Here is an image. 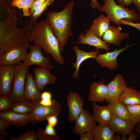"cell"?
<instances>
[{
  "instance_id": "6da1fadb",
  "label": "cell",
  "mask_w": 140,
  "mask_h": 140,
  "mask_svg": "<svg viewBox=\"0 0 140 140\" xmlns=\"http://www.w3.org/2000/svg\"><path fill=\"white\" fill-rule=\"evenodd\" d=\"M75 3L73 1L67 3L61 11H50L46 15V21L58 39L62 54L72 36V26L73 9Z\"/></svg>"
},
{
  "instance_id": "7a4b0ae2",
  "label": "cell",
  "mask_w": 140,
  "mask_h": 140,
  "mask_svg": "<svg viewBox=\"0 0 140 140\" xmlns=\"http://www.w3.org/2000/svg\"><path fill=\"white\" fill-rule=\"evenodd\" d=\"M31 40L46 54H50L54 61L61 65H64L59 40L46 20L37 22Z\"/></svg>"
},
{
  "instance_id": "3957f363",
  "label": "cell",
  "mask_w": 140,
  "mask_h": 140,
  "mask_svg": "<svg viewBox=\"0 0 140 140\" xmlns=\"http://www.w3.org/2000/svg\"><path fill=\"white\" fill-rule=\"evenodd\" d=\"M17 19L14 9H8L5 17L0 21V54L9 47L22 43L25 38L27 25L21 29L16 27Z\"/></svg>"
},
{
  "instance_id": "277c9868",
  "label": "cell",
  "mask_w": 140,
  "mask_h": 140,
  "mask_svg": "<svg viewBox=\"0 0 140 140\" xmlns=\"http://www.w3.org/2000/svg\"><path fill=\"white\" fill-rule=\"evenodd\" d=\"M33 31L31 27H28L25 32V38L22 43L11 46L0 54V65H15L23 61L27 54L31 37Z\"/></svg>"
},
{
  "instance_id": "5b68a950",
  "label": "cell",
  "mask_w": 140,
  "mask_h": 140,
  "mask_svg": "<svg viewBox=\"0 0 140 140\" xmlns=\"http://www.w3.org/2000/svg\"><path fill=\"white\" fill-rule=\"evenodd\" d=\"M104 4L98 9L105 12L110 21L117 25L122 19L129 22L139 23L140 16L135 10L117 4L114 0H104Z\"/></svg>"
},
{
  "instance_id": "8992f818",
  "label": "cell",
  "mask_w": 140,
  "mask_h": 140,
  "mask_svg": "<svg viewBox=\"0 0 140 140\" xmlns=\"http://www.w3.org/2000/svg\"><path fill=\"white\" fill-rule=\"evenodd\" d=\"M15 72L11 91L9 96L12 103L24 100L25 80L29 73V67L24 63L15 65Z\"/></svg>"
},
{
  "instance_id": "52a82bcc",
  "label": "cell",
  "mask_w": 140,
  "mask_h": 140,
  "mask_svg": "<svg viewBox=\"0 0 140 140\" xmlns=\"http://www.w3.org/2000/svg\"><path fill=\"white\" fill-rule=\"evenodd\" d=\"M39 102L34 103L33 109L29 114L30 122L32 124L35 125L38 122L44 121L51 116H58L61 111L60 104L54 100L53 104L50 106H43Z\"/></svg>"
},
{
  "instance_id": "ba28073f",
  "label": "cell",
  "mask_w": 140,
  "mask_h": 140,
  "mask_svg": "<svg viewBox=\"0 0 140 140\" xmlns=\"http://www.w3.org/2000/svg\"><path fill=\"white\" fill-rule=\"evenodd\" d=\"M30 52L27 53L23 61L26 66L29 67L37 65L50 70L55 69L54 66L50 62L49 56L45 57L43 55L41 49L35 45H30Z\"/></svg>"
},
{
  "instance_id": "9c48e42d",
  "label": "cell",
  "mask_w": 140,
  "mask_h": 140,
  "mask_svg": "<svg viewBox=\"0 0 140 140\" xmlns=\"http://www.w3.org/2000/svg\"><path fill=\"white\" fill-rule=\"evenodd\" d=\"M15 72V65H0V95H10Z\"/></svg>"
},
{
  "instance_id": "30bf717a",
  "label": "cell",
  "mask_w": 140,
  "mask_h": 140,
  "mask_svg": "<svg viewBox=\"0 0 140 140\" xmlns=\"http://www.w3.org/2000/svg\"><path fill=\"white\" fill-rule=\"evenodd\" d=\"M135 44L129 45L127 43L123 48L115 49L112 52L105 54L100 53L95 59V61L102 67H106L110 70L116 69L119 66L117 60L118 56L122 52Z\"/></svg>"
},
{
  "instance_id": "8fae6325",
  "label": "cell",
  "mask_w": 140,
  "mask_h": 140,
  "mask_svg": "<svg viewBox=\"0 0 140 140\" xmlns=\"http://www.w3.org/2000/svg\"><path fill=\"white\" fill-rule=\"evenodd\" d=\"M75 121L73 131L77 134L80 135L92 130L96 126L93 115L89 111L84 109Z\"/></svg>"
},
{
  "instance_id": "7c38bea8",
  "label": "cell",
  "mask_w": 140,
  "mask_h": 140,
  "mask_svg": "<svg viewBox=\"0 0 140 140\" xmlns=\"http://www.w3.org/2000/svg\"><path fill=\"white\" fill-rule=\"evenodd\" d=\"M69 113L68 118L70 122L75 121L81 112L84 106L83 99L75 91L70 92L67 97Z\"/></svg>"
},
{
  "instance_id": "4fadbf2b",
  "label": "cell",
  "mask_w": 140,
  "mask_h": 140,
  "mask_svg": "<svg viewBox=\"0 0 140 140\" xmlns=\"http://www.w3.org/2000/svg\"><path fill=\"white\" fill-rule=\"evenodd\" d=\"M107 85L108 93L106 100L108 103L118 100L123 92L127 87L125 80L121 74H117Z\"/></svg>"
},
{
  "instance_id": "5bb4252c",
  "label": "cell",
  "mask_w": 140,
  "mask_h": 140,
  "mask_svg": "<svg viewBox=\"0 0 140 140\" xmlns=\"http://www.w3.org/2000/svg\"><path fill=\"white\" fill-rule=\"evenodd\" d=\"M76 43L94 46L96 50L104 49L108 51L110 49L107 43L89 29L86 30L84 33H81L80 34Z\"/></svg>"
},
{
  "instance_id": "9a60e30c",
  "label": "cell",
  "mask_w": 140,
  "mask_h": 140,
  "mask_svg": "<svg viewBox=\"0 0 140 140\" xmlns=\"http://www.w3.org/2000/svg\"><path fill=\"white\" fill-rule=\"evenodd\" d=\"M120 24L116 27L110 25L107 31L104 33L102 39L106 43L113 44L120 47L122 41L128 39L130 36L129 32L122 33Z\"/></svg>"
},
{
  "instance_id": "2e32d148",
  "label": "cell",
  "mask_w": 140,
  "mask_h": 140,
  "mask_svg": "<svg viewBox=\"0 0 140 140\" xmlns=\"http://www.w3.org/2000/svg\"><path fill=\"white\" fill-rule=\"evenodd\" d=\"M34 73V81L40 92L44 90L46 85L54 84L57 80V77L50 70L41 67H36Z\"/></svg>"
},
{
  "instance_id": "e0dca14e",
  "label": "cell",
  "mask_w": 140,
  "mask_h": 140,
  "mask_svg": "<svg viewBox=\"0 0 140 140\" xmlns=\"http://www.w3.org/2000/svg\"><path fill=\"white\" fill-rule=\"evenodd\" d=\"M72 50L75 52L76 57L75 62L72 64V68H75L72 77L73 79L77 80L79 77V69L81 64L88 59L92 58L95 59L100 53V51L99 50H96L94 51L87 52L80 49L78 45L73 46Z\"/></svg>"
},
{
  "instance_id": "ac0fdd59",
  "label": "cell",
  "mask_w": 140,
  "mask_h": 140,
  "mask_svg": "<svg viewBox=\"0 0 140 140\" xmlns=\"http://www.w3.org/2000/svg\"><path fill=\"white\" fill-rule=\"evenodd\" d=\"M108 88L103 81L94 82L90 85L89 88L88 100L91 102H103L107 98Z\"/></svg>"
},
{
  "instance_id": "d6986e66",
  "label": "cell",
  "mask_w": 140,
  "mask_h": 140,
  "mask_svg": "<svg viewBox=\"0 0 140 140\" xmlns=\"http://www.w3.org/2000/svg\"><path fill=\"white\" fill-rule=\"evenodd\" d=\"M25 83L24 95L26 99L34 103L39 102L41 100L42 93L39 90L32 74L29 73Z\"/></svg>"
},
{
  "instance_id": "ffe728a7",
  "label": "cell",
  "mask_w": 140,
  "mask_h": 140,
  "mask_svg": "<svg viewBox=\"0 0 140 140\" xmlns=\"http://www.w3.org/2000/svg\"><path fill=\"white\" fill-rule=\"evenodd\" d=\"M109 126L115 133L127 135L132 132L134 126L129 120L113 116L109 123Z\"/></svg>"
},
{
  "instance_id": "44dd1931",
  "label": "cell",
  "mask_w": 140,
  "mask_h": 140,
  "mask_svg": "<svg viewBox=\"0 0 140 140\" xmlns=\"http://www.w3.org/2000/svg\"><path fill=\"white\" fill-rule=\"evenodd\" d=\"M92 107L93 115L95 121L100 123L109 124L113 116L109 104L101 106L94 102Z\"/></svg>"
},
{
  "instance_id": "7402d4cb",
  "label": "cell",
  "mask_w": 140,
  "mask_h": 140,
  "mask_svg": "<svg viewBox=\"0 0 140 140\" xmlns=\"http://www.w3.org/2000/svg\"><path fill=\"white\" fill-rule=\"evenodd\" d=\"M0 119L9 122L19 128H22L30 122L29 114H20L9 111H1Z\"/></svg>"
},
{
  "instance_id": "603a6c76",
  "label": "cell",
  "mask_w": 140,
  "mask_h": 140,
  "mask_svg": "<svg viewBox=\"0 0 140 140\" xmlns=\"http://www.w3.org/2000/svg\"><path fill=\"white\" fill-rule=\"evenodd\" d=\"M110 22L107 16L101 15L93 20L89 29L97 36L101 38L108 29Z\"/></svg>"
},
{
  "instance_id": "cb8c5ba5",
  "label": "cell",
  "mask_w": 140,
  "mask_h": 140,
  "mask_svg": "<svg viewBox=\"0 0 140 140\" xmlns=\"http://www.w3.org/2000/svg\"><path fill=\"white\" fill-rule=\"evenodd\" d=\"M118 100L124 104H140V92L132 87H127L121 95Z\"/></svg>"
},
{
  "instance_id": "d4e9b609",
  "label": "cell",
  "mask_w": 140,
  "mask_h": 140,
  "mask_svg": "<svg viewBox=\"0 0 140 140\" xmlns=\"http://www.w3.org/2000/svg\"><path fill=\"white\" fill-rule=\"evenodd\" d=\"M92 131L95 140H114L115 133L109 124L99 123Z\"/></svg>"
},
{
  "instance_id": "484cf974",
  "label": "cell",
  "mask_w": 140,
  "mask_h": 140,
  "mask_svg": "<svg viewBox=\"0 0 140 140\" xmlns=\"http://www.w3.org/2000/svg\"><path fill=\"white\" fill-rule=\"evenodd\" d=\"M34 103L28 99L12 103L9 111L22 114H29L32 111Z\"/></svg>"
},
{
  "instance_id": "4316f807",
  "label": "cell",
  "mask_w": 140,
  "mask_h": 140,
  "mask_svg": "<svg viewBox=\"0 0 140 140\" xmlns=\"http://www.w3.org/2000/svg\"><path fill=\"white\" fill-rule=\"evenodd\" d=\"M113 116L129 120V113L125 105L118 100L108 103Z\"/></svg>"
},
{
  "instance_id": "83f0119b",
  "label": "cell",
  "mask_w": 140,
  "mask_h": 140,
  "mask_svg": "<svg viewBox=\"0 0 140 140\" xmlns=\"http://www.w3.org/2000/svg\"><path fill=\"white\" fill-rule=\"evenodd\" d=\"M35 0H13L11 6L16 7L19 9H22L23 16L29 17L30 15V10Z\"/></svg>"
},
{
  "instance_id": "f1b7e54d",
  "label": "cell",
  "mask_w": 140,
  "mask_h": 140,
  "mask_svg": "<svg viewBox=\"0 0 140 140\" xmlns=\"http://www.w3.org/2000/svg\"><path fill=\"white\" fill-rule=\"evenodd\" d=\"M124 105L129 112V120L131 122L133 125L134 126L140 121V104Z\"/></svg>"
},
{
  "instance_id": "f546056e",
  "label": "cell",
  "mask_w": 140,
  "mask_h": 140,
  "mask_svg": "<svg viewBox=\"0 0 140 140\" xmlns=\"http://www.w3.org/2000/svg\"><path fill=\"white\" fill-rule=\"evenodd\" d=\"M55 0H46L43 3L36 9L31 15V17L37 19L52 4Z\"/></svg>"
},
{
  "instance_id": "4dcf8cb0",
  "label": "cell",
  "mask_w": 140,
  "mask_h": 140,
  "mask_svg": "<svg viewBox=\"0 0 140 140\" xmlns=\"http://www.w3.org/2000/svg\"><path fill=\"white\" fill-rule=\"evenodd\" d=\"M12 102L9 96L3 95H0V111H9Z\"/></svg>"
},
{
  "instance_id": "1f68e13d",
  "label": "cell",
  "mask_w": 140,
  "mask_h": 140,
  "mask_svg": "<svg viewBox=\"0 0 140 140\" xmlns=\"http://www.w3.org/2000/svg\"><path fill=\"white\" fill-rule=\"evenodd\" d=\"M10 140H37L38 139L36 132L34 131H29L18 137L11 136Z\"/></svg>"
},
{
  "instance_id": "d6a6232c",
  "label": "cell",
  "mask_w": 140,
  "mask_h": 140,
  "mask_svg": "<svg viewBox=\"0 0 140 140\" xmlns=\"http://www.w3.org/2000/svg\"><path fill=\"white\" fill-rule=\"evenodd\" d=\"M38 140H60L59 137L48 135L45 132V129L41 128H38L36 132Z\"/></svg>"
},
{
  "instance_id": "836d02e7",
  "label": "cell",
  "mask_w": 140,
  "mask_h": 140,
  "mask_svg": "<svg viewBox=\"0 0 140 140\" xmlns=\"http://www.w3.org/2000/svg\"><path fill=\"white\" fill-rule=\"evenodd\" d=\"M11 124L9 122L0 119V134L2 136L5 137L9 135L5 129L9 127Z\"/></svg>"
},
{
  "instance_id": "e575fe53",
  "label": "cell",
  "mask_w": 140,
  "mask_h": 140,
  "mask_svg": "<svg viewBox=\"0 0 140 140\" xmlns=\"http://www.w3.org/2000/svg\"><path fill=\"white\" fill-rule=\"evenodd\" d=\"M119 24H123L133 27L137 29L140 33V23L127 21L124 19L120 20L119 22Z\"/></svg>"
},
{
  "instance_id": "d590c367",
  "label": "cell",
  "mask_w": 140,
  "mask_h": 140,
  "mask_svg": "<svg viewBox=\"0 0 140 140\" xmlns=\"http://www.w3.org/2000/svg\"><path fill=\"white\" fill-rule=\"evenodd\" d=\"M80 135V140H95L92 130L89 131Z\"/></svg>"
},
{
  "instance_id": "8d00e7d4",
  "label": "cell",
  "mask_w": 140,
  "mask_h": 140,
  "mask_svg": "<svg viewBox=\"0 0 140 140\" xmlns=\"http://www.w3.org/2000/svg\"><path fill=\"white\" fill-rule=\"evenodd\" d=\"M57 116V115H52L47 117L46 120L47 121L49 124L54 128L58 122Z\"/></svg>"
},
{
  "instance_id": "74e56055",
  "label": "cell",
  "mask_w": 140,
  "mask_h": 140,
  "mask_svg": "<svg viewBox=\"0 0 140 140\" xmlns=\"http://www.w3.org/2000/svg\"><path fill=\"white\" fill-rule=\"evenodd\" d=\"M45 131V133L49 135L58 137L56 134L54 127L48 124L46 125Z\"/></svg>"
},
{
  "instance_id": "f35d334b",
  "label": "cell",
  "mask_w": 140,
  "mask_h": 140,
  "mask_svg": "<svg viewBox=\"0 0 140 140\" xmlns=\"http://www.w3.org/2000/svg\"><path fill=\"white\" fill-rule=\"evenodd\" d=\"M46 0H35L30 10V14L32 15L36 9L43 3Z\"/></svg>"
},
{
  "instance_id": "ab89813d",
  "label": "cell",
  "mask_w": 140,
  "mask_h": 140,
  "mask_svg": "<svg viewBox=\"0 0 140 140\" xmlns=\"http://www.w3.org/2000/svg\"><path fill=\"white\" fill-rule=\"evenodd\" d=\"M54 100L51 99H42L39 102L40 104L43 106H50L53 103Z\"/></svg>"
},
{
  "instance_id": "60d3db41",
  "label": "cell",
  "mask_w": 140,
  "mask_h": 140,
  "mask_svg": "<svg viewBox=\"0 0 140 140\" xmlns=\"http://www.w3.org/2000/svg\"><path fill=\"white\" fill-rule=\"evenodd\" d=\"M118 4L124 6H128L132 3V0H117Z\"/></svg>"
},
{
  "instance_id": "b9f144b4",
  "label": "cell",
  "mask_w": 140,
  "mask_h": 140,
  "mask_svg": "<svg viewBox=\"0 0 140 140\" xmlns=\"http://www.w3.org/2000/svg\"><path fill=\"white\" fill-rule=\"evenodd\" d=\"M61 0H58V1ZM91 2L90 3L89 6L92 7L94 9L97 8L99 9L100 8L101 5L97 0H91Z\"/></svg>"
},
{
  "instance_id": "7bdbcfd3",
  "label": "cell",
  "mask_w": 140,
  "mask_h": 140,
  "mask_svg": "<svg viewBox=\"0 0 140 140\" xmlns=\"http://www.w3.org/2000/svg\"><path fill=\"white\" fill-rule=\"evenodd\" d=\"M42 99H51L52 95L50 92L45 91L42 93L41 95Z\"/></svg>"
},
{
  "instance_id": "ee69618b",
  "label": "cell",
  "mask_w": 140,
  "mask_h": 140,
  "mask_svg": "<svg viewBox=\"0 0 140 140\" xmlns=\"http://www.w3.org/2000/svg\"><path fill=\"white\" fill-rule=\"evenodd\" d=\"M129 137L127 140H135L138 137L137 133L132 132L129 133Z\"/></svg>"
},
{
  "instance_id": "f6af8a7d",
  "label": "cell",
  "mask_w": 140,
  "mask_h": 140,
  "mask_svg": "<svg viewBox=\"0 0 140 140\" xmlns=\"http://www.w3.org/2000/svg\"><path fill=\"white\" fill-rule=\"evenodd\" d=\"M132 3L136 7L139 14H140V0H132Z\"/></svg>"
},
{
  "instance_id": "bcb514c9",
  "label": "cell",
  "mask_w": 140,
  "mask_h": 140,
  "mask_svg": "<svg viewBox=\"0 0 140 140\" xmlns=\"http://www.w3.org/2000/svg\"><path fill=\"white\" fill-rule=\"evenodd\" d=\"M119 134L117 135L115 137H114V140H121V137H120Z\"/></svg>"
},
{
  "instance_id": "7dc6e473",
  "label": "cell",
  "mask_w": 140,
  "mask_h": 140,
  "mask_svg": "<svg viewBox=\"0 0 140 140\" xmlns=\"http://www.w3.org/2000/svg\"><path fill=\"white\" fill-rule=\"evenodd\" d=\"M126 135H123L121 137V140H126L127 138Z\"/></svg>"
},
{
  "instance_id": "c3c4849f",
  "label": "cell",
  "mask_w": 140,
  "mask_h": 140,
  "mask_svg": "<svg viewBox=\"0 0 140 140\" xmlns=\"http://www.w3.org/2000/svg\"><path fill=\"white\" fill-rule=\"evenodd\" d=\"M135 130L140 134V127H138L135 128Z\"/></svg>"
},
{
  "instance_id": "681fc988",
  "label": "cell",
  "mask_w": 140,
  "mask_h": 140,
  "mask_svg": "<svg viewBox=\"0 0 140 140\" xmlns=\"http://www.w3.org/2000/svg\"><path fill=\"white\" fill-rule=\"evenodd\" d=\"M137 124L138 127H140V121Z\"/></svg>"
},
{
  "instance_id": "f907efd6",
  "label": "cell",
  "mask_w": 140,
  "mask_h": 140,
  "mask_svg": "<svg viewBox=\"0 0 140 140\" xmlns=\"http://www.w3.org/2000/svg\"><path fill=\"white\" fill-rule=\"evenodd\" d=\"M2 0H0V2L2 1Z\"/></svg>"
},
{
  "instance_id": "816d5d0a",
  "label": "cell",
  "mask_w": 140,
  "mask_h": 140,
  "mask_svg": "<svg viewBox=\"0 0 140 140\" xmlns=\"http://www.w3.org/2000/svg\"><path fill=\"white\" fill-rule=\"evenodd\" d=\"M139 16H140V14H139Z\"/></svg>"
}]
</instances>
